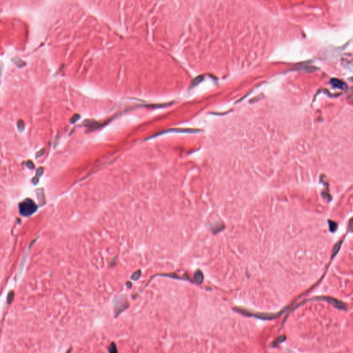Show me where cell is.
I'll return each instance as SVG.
<instances>
[{"label": "cell", "mask_w": 353, "mask_h": 353, "mask_svg": "<svg viewBox=\"0 0 353 353\" xmlns=\"http://www.w3.org/2000/svg\"><path fill=\"white\" fill-rule=\"evenodd\" d=\"M43 173H44V168H39V169H37V171L36 172V176L32 179V183L35 185H37L38 184V182L39 181V178L42 176Z\"/></svg>", "instance_id": "cell-4"}, {"label": "cell", "mask_w": 353, "mask_h": 353, "mask_svg": "<svg viewBox=\"0 0 353 353\" xmlns=\"http://www.w3.org/2000/svg\"><path fill=\"white\" fill-rule=\"evenodd\" d=\"M13 298H14V292H13L12 291L10 292L8 295V299H7V302H8V304H11L12 300H13Z\"/></svg>", "instance_id": "cell-9"}, {"label": "cell", "mask_w": 353, "mask_h": 353, "mask_svg": "<svg viewBox=\"0 0 353 353\" xmlns=\"http://www.w3.org/2000/svg\"><path fill=\"white\" fill-rule=\"evenodd\" d=\"M128 307L129 304L126 295H121L116 297L114 300V312L115 317H118L122 312L126 311Z\"/></svg>", "instance_id": "cell-2"}, {"label": "cell", "mask_w": 353, "mask_h": 353, "mask_svg": "<svg viewBox=\"0 0 353 353\" xmlns=\"http://www.w3.org/2000/svg\"><path fill=\"white\" fill-rule=\"evenodd\" d=\"M26 166H27V167L29 168L30 169H32L34 168V164H33V163L31 161H28L26 162Z\"/></svg>", "instance_id": "cell-11"}, {"label": "cell", "mask_w": 353, "mask_h": 353, "mask_svg": "<svg viewBox=\"0 0 353 353\" xmlns=\"http://www.w3.org/2000/svg\"><path fill=\"white\" fill-rule=\"evenodd\" d=\"M331 84L334 86V87H336L337 88L339 89H345L346 88V85L344 84V83L341 82V81L338 80V79H332V80L331 81Z\"/></svg>", "instance_id": "cell-5"}, {"label": "cell", "mask_w": 353, "mask_h": 353, "mask_svg": "<svg viewBox=\"0 0 353 353\" xmlns=\"http://www.w3.org/2000/svg\"><path fill=\"white\" fill-rule=\"evenodd\" d=\"M314 300H321V301H325L326 302L329 303L332 305H333L335 307L337 308L340 310H346V305L344 303L341 302V301L336 299L335 298L332 297H317L315 299H313Z\"/></svg>", "instance_id": "cell-3"}, {"label": "cell", "mask_w": 353, "mask_h": 353, "mask_svg": "<svg viewBox=\"0 0 353 353\" xmlns=\"http://www.w3.org/2000/svg\"><path fill=\"white\" fill-rule=\"evenodd\" d=\"M71 351H72V349H71V348H70V349H68V351H67V352H66V353H71Z\"/></svg>", "instance_id": "cell-15"}, {"label": "cell", "mask_w": 353, "mask_h": 353, "mask_svg": "<svg viewBox=\"0 0 353 353\" xmlns=\"http://www.w3.org/2000/svg\"><path fill=\"white\" fill-rule=\"evenodd\" d=\"M141 275H142V272H141L140 271H136V272H135L133 273V274L132 275V276H131V279H132V280H134V281L138 280V279H139V277H141Z\"/></svg>", "instance_id": "cell-8"}, {"label": "cell", "mask_w": 353, "mask_h": 353, "mask_svg": "<svg viewBox=\"0 0 353 353\" xmlns=\"http://www.w3.org/2000/svg\"><path fill=\"white\" fill-rule=\"evenodd\" d=\"M164 276H165V277H171V276L168 275H164ZM172 277V278H175L176 277H175V275H174V276H172V277Z\"/></svg>", "instance_id": "cell-14"}, {"label": "cell", "mask_w": 353, "mask_h": 353, "mask_svg": "<svg viewBox=\"0 0 353 353\" xmlns=\"http://www.w3.org/2000/svg\"><path fill=\"white\" fill-rule=\"evenodd\" d=\"M38 206L31 199H26L19 204L20 214L24 217H30L37 211Z\"/></svg>", "instance_id": "cell-1"}, {"label": "cell", "mask_w": 353, "mask_h": 353, "mask_svg": "<svg viewBox=\"0 0 353 353\" xmlns=\"http://www.w3.org/2000/svg\"><path fill=\"white\" fill-rule=\"evenodd\" d=\"M39 153H40V154L37 156V157H41L43 155V153H44V150H42L41 151H39Z\"/></svg>", "instance_id": "cell-13"}, {"label": "cell", "mask_w": 353, "mask_h": 353, "mask_svg": "<svg viewBox=\"0 0 353 353\" xmlns=\"http://www.w3.org/2000/svg\"><path fill=\"white\" fill-rule=\"evenodd\" d=\"M79 118V115H74V117H73L71 119V123L76 122V121Z\"/></svg>", "instance_id": "cell-12"}, {"label": "cell", "mask_w": 353, "mask_h": 353, "mask_svg": "<svg viewBox=\"0 0 353 353\" xmlns=\"http://www.w3.org/2000/svg\"><path fill=\"white\" fill-rule=\"evenodd\" d=\"M194 279L195 281L197 283V284H200L203 282L204 280V276H203L202 272L200 271H197L195 272L194 275Z\"/></svg>", "instance_id": "cell-6"}, {"label": "cell", "mask_w": 353, "mask_h": 353, "mask_svg": "<svg viewBox=\"0 0 353 353\" xmlns=\"http://www.w3.org/2000/svg\"><path fill=\"white\" fill-rule=\"evenodd\" d=\"M108 351H109V353H118L117 348L116 344H115L114 342L111 343V344L110 345L109 348H108Z\"/></svg>", "instance_id": "cell-7"}, {"label": "cell", "mask_w": 353, "mask_h": 353, "mask_svg": "<svg viewBox=\"0 0 353 353\" xmlns=\"http://www.w3.org/2000/svg\"><path fill=\"white\" fill-rule=\"evenodd\" d=\"M17 127H18L19 131H20V132L24 131V123L23 122V121L19 120V121L17 122Z\"/></svg>", "instance_id": "cell-10"}]
</instances>
